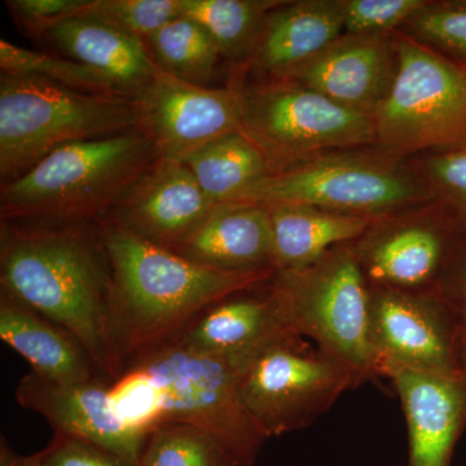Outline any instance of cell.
<instances>
[{
  "mask_svg": "<svg viewBox=\"0 0 466 466\" xmlns=\"http://www.w3.org/2000/svg\"><path fill=\"white\" fill-rule=\"evenodd\" d=\"M174 251L218 271L274 275V233L262 205H217Z\"/></svg>",
  "mask_w": 466,
  "mask_h": 466,
  "instance_id": "ffe728a7",
  "label": "cell"
},
{
  "mask_svg": "<svg viewBox=\"0 0 466 466\" xmlns=\"http://www.w3.org/2000/svg\"><path fill=\"white\" fill-rule=\"evenodd\" d=\"M86 0H7L9 12L18 26L41 38L58 24L76 17Z\"/></svg>",
  "mask_w": 466,
  "mask_h": 466,
  "instance_id": "d590c367",
  "label": "cell"
},
{
  "mask_svg": "<svg viewBox=\"0 0 466 466\" xmlns=\"http://www.w3.org/2000/svg\"><path fill=\"white\" fill-rule=\"evenodd\" d=\"M159 158L140 130L67 144L2 184V220L100 219Z\"/></svg>",
  "mask_w": 466,
  "mask_h": 466,
  "instance_id": "3957f363",
  "label": "cell"
},
{
  "mask_svg": "<svg viewBox=\"0 0 466 466\" xmlns=\"http://www.w3.org/2000/svg\"><path fill=\"white\" fill-rule=\"evenodd\" d=\"M257 358L208 354L167 342L126 368H140L157 383L164 398L161 424L198 426L213 434L238 466H253L267 438L242 403L241 383Z\"/></svg>",
  "mask_w": 466,
  "mask_h": 466,
  "instance_id": "52a82bcc",
  "label": "cell"
},
{
  "mask_svg": "<svg viewBox=\"0 0 466 466\" xmlns=\"http://www.w3.org/2000/svg\"><path fill=\"white\" fill-rule=\"evenodd\" d=\"M33 458L38 466H134L96 444L64 433H55Z\"/></svg>",
  "mask_w": 466,
  "mask_h": 466,
  "instance_id": "e575fe53",
  "label": "cell"
},
{
  "mask_svg": "<svg viewBox=\"0 0 466 466\" xmlns=\"http://www.w3.org/2000/svg\"><path fill=\"white\" fill-rule=\"evenodd\" d=\"M216 207L186 165L158 158L100 219L175 250Z\"/></svg>",
  "mask_w": 466,
  "mask_h": 466,
  "instance_id": "5bb4252c",
  "label": "cell"
},
{
  "mask_svg": "<svg viewBox=\"0 0 466 466\" xmlns=\"http://www.w3.org/2000/svg\"><path fill=\"white\" fill-rule=\"evenodd\" d=\"M269 288L290 329L350 370L359 382L379 377L370 339V284L354 242L339 245L296 271H276Z\"/></svg>",
  "mask_w": 466,
  "mask_h": 466,
  "instance_id": "8992f818",
  "label": "cell"
},
{
  "mask_svg": "<svg viewBox=\"0 0 466 466\" xmlns=\"http://www.w3.org/2000/svg\"><path fill=\"white\" fill-rule=\"evenodd\" d=\"M139 127L159 158L184 164L196 152L226 135L241 130L240 91L204 87L157 70L134 96Z\"/></svg>",
  "mask_w": 466,
  "mask_h": 466,
  "instance_id": "4fadbf2b",
  "label": "cell"
},
{
  "mask_svg": "<svg viewBox=\"0 0 466 466\" xmlns=\"http://www.w3.org/2000/svg\"><path fill=\"white\" fill-rule=\"evenodd\" d=\"M45 38L67 58L108 76L133 99L158 70L143 39L97 18H67Z\"/></svg>",
  "mask_w": 466,
  "mask_h": 466,
  "instance_id": "7402d4cb",
  "label": "cell"
},
{
  "mask_svg": "<svg viewBox=\"0 0 466 466\" xmlns=\"http://www.w3.org/2000/svg\"><path fill=\"white\" fill-rule=\"evenodd\" d=\"M400 397L408 431V466H451L466 428L461 379L392 368L383 375Z\"/></svg>",
  "mask_w": 466,
  "mask_h": 466,
  "instance_id": "e0dca14e",
  "label": "cell"
},
{
  "mask_svg": "<svg viewBox=\"0 0 466 466\" xmlns=\"http://www.w3.org/2000/svg\"><path fill=\"white\" fill-rule=\"evenodd\" d=\"M425 0H341L343 34L386 35L398 33Z\"/></svg>",
  "mask_w": 466,
  "mask_h": 466,
  "instance_id": "d6a6232c",
  "label": "cell"
},
{
  "mask_svg": "<svg viewBox=\"0 0 466 466\" xmlns=\"http://www.w3.org/2000/svg\"><path fill=\"white\" fill-rule=\"evenodd\" d=\"M0 69L3 75L41 76L87 94L131 97L116 81L92 67L76 63L72 58L18 47L5 39L0 41Z\"/></svg>",
  "mask_w": 466,
  "mask_h": 466,
  "instance_id": "4316f807",
  "label": "cell"
},
{
  "mask_svg": "<svg viewBox=\"0 0 466 466\" xmlns=\"http://www.w3.org/2000/svg\"><path fill=\"white\" fill-rule=\"evenodd\" d=\"M184 165L216 205L235 200L245 189L269 175L262 153L240 131L208 144Z\"/></svg>",
  "mask_w": 466,
  "mask_h": 466,
  "instance_id": "cb8c5ba5",
  "label": "cell"
},
{
  "mask_svg": "<svg viewBox=\"0 0 466 466\" xmlns=\"http://www.w3.org/2000/svg\"><path fill=\"white\" fill-rule=\"evenodd\" d=\"M137 127L133 97L87 94L35 76H0L2 184L17 179L67 144Z\"/></svg>",
  "mask_w": 466,
  "mask_h": 466,
  "instance_id": "277c9868",
  "label": "cell"
},
{
  "mask_svg": "<svg viewBox=\"0 0 466 466\" xmlns=\"http://www.w3.org/2000/svg\"><path fill=\"white\" fill-rule=\"evenodd\" d=\"M76 16H90L146 39L182 16V0H86Z\"/></svg>",
  "mask_w": 466,
  "mask_h": 466,
  "instance_id": "4dcf8cb0",
  "label": "cell"
},
{
  "mask_svg": "<svg viewBox=\"0 0 466 466\" xmlns=\"http://www.w3.org/2000/svg\"><path fill=\"white\" fill-rule=\"evenodd\" d=\"M410 159L433 200L466 229V142Z\"/></svg>",
  "mask_w": 466,
  "mask_h": 466,
  "instance_id": "f546056e",
  "label": "cell"
},
{
  "mask_svg": "<svg viewBox=\"0 0 466 466\" xmlns=\"http://www.w3.org/2000/svg\"><path fill=\"white\" fill-rule=\"evenodd\" d=\"M0 339L48 381H106L81 342L0 288ZM110 383V382H109Z\"/></svg>",
  "mask_w": 466,
  "mask_h": 466,
  "instance_id": "44dd1931",
  "label": "cell"
},
{
  "mask_svg": "<svg viewBox=\"0 0 466 466\" xmlns=\"http://www.w3.org/2000/svg\"><path fill=\"white\" fill-rule=\"evenodd\" d=\"M283 0H182V16L213 38L222 58L241 69L249 60L267 15Z\"/></svg>",
  "mask_w": 466,
  "mask_h": 466,
  "instance_id": "d4e9b609",
  "label": "cell"
},
{
  "mask_svg": "<svg viewBox=\"0 0 466 466\" xmlns=\"http://www.w3.org/2000/svg\"><path fill=\"white\" fill-rule=\"evenodd\" d=\"M398 66L373 115L376 147L401 158L466 142V69L397 33Z\"/></svg>",
  "mask_w": 466,
  "mask_h": 466,
  "instance_id": "9c48e42d",
  "label": "cell"
},
{
  "mask_svg": "<svg viewBox=\"0 0 466 466\" xmlns=\"http://www.w3.org/2000/svg\"><path fill=\"white\" fill-rule=\"evenodd\" d=\"M359 385L345 367L291 334L253 361L242 379L241 400L268 440L308 428Z\"/></svg>",
  "mask_w": 466,
  "mask_h": 466,
  "instance_id": "30bf717a",
  "label": "cell"
},
{
  "mask_svg": "<svg viewBox=\"0 0 466 466\" xmlns=\"http://www.w3.org/2000/svg\"><path fill=\"white\" fill-rule=\"evenodd\" d=\"M240 91L241 130L266 159L269 175L284 173L332 150L375 147L372 116L352 112L285 78L256 79Z\"/></svg>",
  "mask_w": 466,
  "mask_h": 466,
  "instance_id": "ba28073f",
  "label": "cell"
},
{
  "mask_svg": "<svg viewBox=\"0 0 466 466\" xmlns=\"http://www.w3.org/2000/svg\"><path fill=\"white\" fill-rule=\"evenodd\" d=\"M398 66L397 33L342 34L318 57L281 78L291 79L352 112L372 116Z\"/></svg>",
  "mask_w": 466,
  "mask_h": 466,
  "instance_id": "2e32d148",
  "label": "cell"
},
{
  "mask_svg": "<svg viewBox=\"0 0 466 466\" xmlns=\"http://www.w3.org/2000/svg\"><path fill=\"white\" fill-rule=\"evenodd\" d=\"M438 293L446 300L452 315L460 373L466 385V229H462L461 238L441 279Z\"/></svg>",
  "mask_w": 466,
  "mask_h": 466,
  "instance_id": "836d02e7",
  "label": "cell"
},
{
  "mask_svg": "<svg viewBox=\"0 0 466 466\" xmlns=\"http://www.w3.org/2000/svg\"><path fill=\"white\" fill-rule=\"evenodd\" d=\"M162 72L188 84L208 87L222 55L207 30L186 16L174 18L144 39Z\"/></svg>",
  "mask_w": 466,
  "mask_h": 466,
  "instance_id": "484cf974",
  "label": "cell"
},
{
  "mask_svg": "<svg viewBox=\"0 0 466 466\" xmlns=\"http://www.w3.org/2000/svg\"><path fill=\"white\" fill-rule=\"evenodd\" d=\"M0 466H38L32 456L17 455L9 447L8 441L2 437L0 441Z\"/></svg>",
  "mask_w": 466,
  "mask_h": 466,
  "instance_id": "8d00e7d4",
  "label": "cell"
},
{
  "mask_svg": "<svg viewBox=\"0 0 466 466\" xmlns=\"http://www.w3.org/2000/svg\"><path fill=\"white\" fill-rule=\"evenodd\" d=\"M110 383H58L30 370L16 388L21 407L39 413L55 433L96 444L134 466L140 465L148 435L125 425L113 410Z\"/></svg>",
  "mask_w": 466,
  "mask_h": 466,
  "instance_id": "9a60e30c",
  "label": "cell"
},
{
  "mask_svg": "<svg viewBox=\"0 0 466 466\" xmlns=\"http://www.w3.org/2000/svg\"><path fill=\"white\" fill-rule=\"evenodd\" d=\"M96 222L112 265L110 339L122 373L135 358L174 339L208 306L274 276L218 271Z\"/></svg>",
  "mask_w": 466,
  "mask_h": 466,
  "instance_id": "7a4b0ae2",
  "label": "cell"
},
{
  "mask_svg": "<svg viewBox=\"0 0 466 466\" xmlns=\"http://www.w3.org/2000/svg\"><path fill=\"white\" fill-rule=\"evenodd\" d=\"M139 466H238L228 450L198 426L165 422L148 435Z\"/></svg>",
  "mask_w": 466,
  "mask_h": 466,
  "instance_id": "83f0119b",
  "label": "cell"
},
{
  "mask_svg": "<svg viewBox=\"0 0 466 466\" xmlns=\"http://www.w3.org/2000/svg\"><path fill=\"white\" fill-rule=\"evenodd\" d=\"M370 315L379 377L400 368L461 379L455 324L440 293L370 287Z\"/></svg>",
  "mask_w": 466,
  "mask_h": 466,
  "instance_id": "7c38bea8",
  "label": "cell"
},
{
  "mask_svg": "<svg viewBox=\"0 0 466 466\" xmlns=\"http://www.w3.org/2000/svg\"><path fill=\"white\" fill-rule=\"evenodd\" d=\"M431 201L433 198L410 159L375 146L323 153L263 177L231 202H290L377 219Z\"/></svg>",
  "mask_w": 466,
  "mask_h": 466,
  "instance_id": "5b68a950",
  "label": "cell"
},
{
  "mask_svg": "<svg viewBox=\"0 0 466 466\" xmlns=\"http://www.w3.org/2000/svg\"><path fill=\"white\" fill-rule=\"evenodd\" d=\"M0 288L75 336L110 383L113 271L96 220H2Z\"/></svg>",
  "mask_w": 466,
  "mask_h": 466,
  "instance_id": "6da1fadb",
  "label": "cell"
},
{
  "mask_svg": "<svg viewBox=\"0 0 466 466\" xmlns=\"http://www.w3.org/2000/svg\"><path fill=\"white\" fill-rule=\"evenodd\" d=\"M291 334L268 281L208 306L170 342L208 354L259 357Z\"/></svg>",
  "mask_w": 466,
  "mask_h": 466,
  "instance_id": "ac0fdd59",
  "label": "cell"
},
{
  "mask_svg": "<svg viewBox=\"0 0 466 466\" xmlns=\"http://www.w3.org/2000/svg\"><path fill=\"white\" fill-rule=\"evenodd\" d=\"M461 233L433 200L373 220L354 247L370 287L438 293Z\"/></svg>",
  "mask_w": 466,
  "mask_h": 466,
  "instance_id": "8fae6325",
  "label": "cell"
},
{
  "mask_svg": "<svg viewBox=\"0 0 466 466\" xmlns=\"http://www.w3.org/2000/svg\"><path fill=\"white\" fill-rule=\"evenodd\" d=\"M343 34L341 0L281 2L267 15L249 60L238 75L281 78L327 50Z\"/></svg>",
  "mask_w": 466,
  "mask_h": 466,
  "instance_id": "d6986e66",
  "label": "cell"
},
{
  "mask_svg": "<svg viewBox=\"0 0 466 466\" xmlns=\"http://www.w3.org/2000/svg\"><path fill=\"white\" fill-rule=\"evenodd\" d=\"M262 207L271 218L276 271L306 268L333 248L357 241L376 220L290 202Z\"/></svg>",
  "mask_w": 466,
  "mask_h": 466,
  "instance_id": "603a6c76",
  "label": "cell"
},
{
  "mask_svg": "<svg viewBox=\"0 0 466 466\" xmlns=\"http://www.w3.org/2000/svg\"><path fill=\"white\" fill-rule=\"evenodd\" d=\"M110 404L118 419L135 431L149 434L164 417V398L157 383L143 370L126 368L109 386Z\"/></svg>",
  "mask_w": 466,
  "mask_h": 466,
  "instance_id": "1f68e13d",
  "label": "cell"
},
{
  "mask_svg": "<svg viewBox=\"0 0 466 466\" xmlns=\"http://www.w3.org/2000/svg\"><path fill=\"white\" fill-rule=\"evenodd\" d=\"M398 33L466 69V0H425Z\"/></svg>",
  "mask_w": 466,
  "mask_h": 466,
  "instance_id": "f1b7e54d",
  "label": "cell"
}]
</instances>
